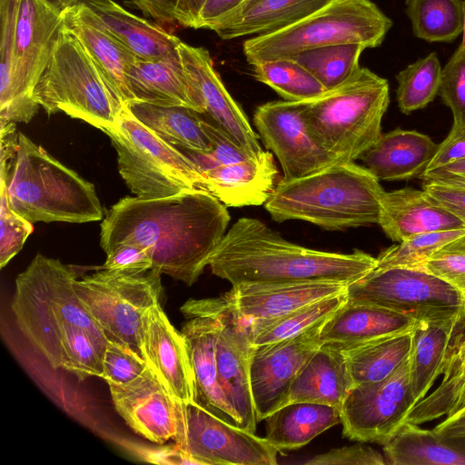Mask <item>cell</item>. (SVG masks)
<instances>
[{
	"mask_svg": "<svg viewBox=\"0 0 465 465\" xmlns=\"http://www.w3.org/2000/svg\"><path fill=\"white\" fill-rule=\"evenodd\" d=\"M230 221L226 205L205 190L155 199L125 196L103 219L100 245L104 252L120 243L141 246L153 269L190 286L209 265Z\"/></svg>",
	"mask_w": 465,
	"mask_h": 465,
	"instance_id": "cell-1",
	"label": "cell"
},
{
	"mask_svg": "<svg viewBox=\"0 0 465 465\" xmlns=\"http://www.w3.org/2000/svg\"><path fill=\"white\" fill-rule=\"evenodd\" d=\"M377 259L356 250L339 253L283 239L254 218L238 219L210 259L212 272L232 286L334 282L350 284L372 271Z\"/></svg>",
	"mask_w": 465,
	"mask_h": 465,
	"instance_id": "cell-2",
	"label": "cell"
},
{
	"mask_svg": "<svg viewBox=\"0 0 465 465\" xmlns=\"http://www.w3.org/2000/svg\"><path fill=\"white\" fill-rule=\"evenodd\" d=\"M384 192L365 166L336 163L302 178L282 179L264 208L279 223L302 220L344 230L378 223Z\"/></svg>",
	"mask_w": 465,
	"mask_h": 465,
	"instance_id": "cell-3",
	"label": "cell"
},
{
	"mask_svg": "<svg viewBox=\"0 0 465 465\" xmlns=\"http://www.w3.org/2000/svg\"><path fill=\"white\" fill-rule=\"evenodd\" d=\"M74 270L37 253L15 278L11 309L15 322L54 369L62 368V340L69 326L87 331L104 358L108 339L74 290Z\"/></svg>",
	"mask_w": 465,
	"mask_h": 465,
	"instance_id": "cell-4",
	"label": "cell"
},
{
	"mask_svg": "<svg viewBox=\"0 0 465 465\" xmlns=\"http://www.w3.org/2000/svg\"><path fill=\"white\" fill-rule=\"evenodd\" d=\"M11 208L33 223H84L103 220L93 183L53 157L25 134L6 173Z\"/></svg>",
	"mask_w": 465,
	"mask_h": 465,
	"instance_id": "cell-5",
	"label": "cell"
},
{
	"mask_svg": "<svg viewBox=\"0 0 465 465\" xmlns=\"http://www.w3.org/2000/svg\"><path fill=\"white\" fill-rule=\"evenodd\" d=\"M389 103L388 81L360 67L341 84L303 101V115L327 151L340 163H353L382 134Z\"/></svg>",
	"mask_w": 465,
	"mask_h": 465,
	"instance_id": "cell-6",
	"label": "cell"
},
{
	"mask_svg": "<svg viewBox=\"0 0 465 465\" xmlns=\"http://www.w3.org/2000/svg\"><path fill=\"white\" fill-rule=\"evenodd\" d=\"M392 21L371 0H331L301 21L244 41L250 64L292 58L305 50L340 44L381 45Z\"/></svg>",
	"mask_w": 465,
	"mask_h": 465,
	"instance_id": "cell-7",
	"label": "cell"
},
{
	"mask_svg": "<svg viewBox=\"0 0 465 465\" xmlns=\"http://www.w3.org/2000/svg\"><path fill=\"white\" fill-rule=\"evenodd\" d=\"M34 96L48 115L63 112L103 132L124 107L64 22Z\"/></svg>",
	"mask_w": 465,
	"mask_h": 465,
	"instance_id": "cell-8",
	"label": "cell"
},
{
	"mask_svg": "<svg viewBox=\"0 0 465 465\" xmlns=\"http://www.w3.org/2000/svg\"><path fill=\"white\" fill-rule=\"evenodd\" d=\"M104 133L116 151L119 173L135 196L155 199L208 191L197 163L143 124L125 105L115 125Z\"/></svg>",
	"mask_w": 465,
	"mask_h": 465,
	"instance_id": "cell-9",
	"label": "cell"
},
{
	"mask_svg": "<svg viewBox=\"0 0 465 465\" xmlns=\"http://www.w3.org/2000/svg\"><path fill=\"white\" fill-rule=\"evenodd\" d=\"M161 275L153 268L144 272L101 269L76 280L74 290L109 341L124 343L143 357V316L160 302Z\"/></svg>",
	"mask_w": 465,
	"mask_h": 465,
	"instance_id": "cell-10",
	"label": "cell"
},
{
	"mask_svg": "<svg viewBox=\"0 0 465 465\" xmlns=\"http://www.w3.org/2000/svg\"><path fill=\"white\" fill-rule=\"evenodd\" d=\"M62 27L63 14L44 0L20 1L11 81L0 94V122L26 124L37 114L34 90Z\"/></svg>",
	"mask_w": 465,
	"mask_h": 465,
	"instance_id": "cell-11",
	"label": "cell"
},
{
	"mask_svg": "<svg viewBox=\"0 0 465 465\" xmlns=\"http://www.w3.org/2000/svg\"><path fill=\"white\" fill-rule=\"evenodd\" d=\"M348 300L384 307L417 322L455 318L465 297L444 280L415 267L373 269L347 285Z\"/></svg>",
	"mask_w": 465,
	"mask_h": 465,
	"instance_id": "cell-12",
	"label": "cell"
},
{
	"mask_svg": "<svg viewBox=\"0 0 465 465\" xmlns=\"http://www.w3.org/2000/svg\"><path fill=\"white\" fill-rule=\"evenodd\" d=\"M174 441L199 465H275L280 451L265 437L225 421L197 401L180 403Z\"/></svg>",
	"mask_w": 465,
	"mask_h": 465,
	"instance_id": "cell-13",
	"label": "cell"
},
{
	"mask_svg": "<svg viewBox=\"0 0 465 465\" xmlns=\"http://www.w3.org/2000/svg\"><path fill=\"white\" fill-rule=\"evenodd\" d=\"M416 404L409 357L386 378L351 389L341 409L343 435L351 440L384 445Z\"/></svg>",
	"mask_w": 465,
	"mask_h": 465,
	"instance_id": "cell-14",
	"label": "cell"
},
{
	"mask_svg": "<svg viewBox=\"0 0 465 465\" xmlns=\"http://www.w3.org/2000/svg\"><path fill=\"white\" fill-rule=\"evenodd\" d=\"M253 124L281 163L285 181L302 178L340 163L311 131L302 102L273 101L257 107Z\"/></svg>",
	"mask_w": 465,
	"mask_h": 465,
	"instance_id": "cell-15",
	"label": "cell"
},
{
	"mask_svg": "<svg viewBox=\"0 0 465 465\" xmlns=\"http://www.w3.org/2000/svg\"><path fill=\"white\" fill-rule=\"evenodd\" d=\"M217 318L216 363L221 386L242 429L255 432L257 418L249 369L252 351L251 322L242 317L226 293L212 298Z\"/></svg>",
	"mask_w": 465,
	"mask_h": 465,
	"instance_id": "cell-16",
	"label": "cell"
},
{
	"mask_svg": "<svg viewBox=\"0 0 465 465\" xmlns=\"http://www.w3.org/2000/svg\"><path fill=\"white\" fill-rule=\"evenodd\" d=\"M323 322L295 337L252 348L249 378L258 421L287 404L298 372L322 345Z\"/></svg>",
	"mask_w": 465,
	"mask_h": 465,
	"instance_id": "cell-17",
	"label": "cell"
},
{
	"mask_svg": "<svg viewBox=\"0 0 465 465\" xmlns=\"http://www.w3.org/2000/svg\"><path fill=\"white\" fill-rule=\"evenodd\" d=\"M181 312L188 320L181 332L195 377L196 401L225 421L239 426L219 380L215 351L217 318L212 298L188 300Z\"/></svg>",
	"mask_w": 465,
	"mask_h": 465,
	"instance_id": "cell-18",
	"label": "cell"
},
{
	"mask_svg": "<svg viewBox=\"0 0 465 465\" xmlns=\"http://www.w3.org/2000/svg\"><path fill=\"white\" fill-rule=\"evenodd\" d=\"M183 69L203 109L204 115L228 134L252 156L263 150L245 114L225 88L209 51L180 42Z\"/></svg>",
	"mask_w": 465,
	"mask_h": 465,
	"instance_id": "cell-19",
	"label": "cell"
},
{
	"mask_svg": "<svg viewBox=\"0 0 465 465\" xmlns=\"http://www.w3.org/2000/svg\"><path fill=\"white\" fill-rule=\"evenodd\" d=\"M108 385L116 411L134 431L158 444L175 440L181 402L149 367L128 383Z\"/></svg>",
	"mask_w": 465,
	"mask_h": 465,
	"instance_id": "cell-20",
	"label": "cell"
},
{
	"mask_svg": "<svg viewBox=\"0 0 465 465\" xmlns=\"http://www.w3.org/2000/svg\"><path fill=\"white\" fill-rule=\"evenodd\" d=\"M142 351L148 367L176 400L196 401L195 377L184 336L170 322L160 302L143 316Z\"/></svg>",
	"mask_w": 465,
	"mask_h": 465,
	"instance_id": "cell-21",
	"label": "cell"
},
{
	"mask_svg": "<svg viewBox=\"0 0 465 465\" xmlns=\"http://www.w3.org/2000/svg\"><path fill=\"white\" fill-rule=\"evenodd\" d=\"M62 14L64 26L79 41L118 99L124 104L134 102L127 73L136 57L116 40L84 2Z\"/></svg>",
	"mask_w": 465,
	"mask_h": 465,
	"instance_id": "cell-22",
	"label": "cell"
},
{
	"mask_svg": "<svg viewBox=\"0 0 465 465\" xmlns=\"http://www.w3.org/2000/svg\"><path fill=\"white\" fill-rule=\"evenodd\" d=\"M345 283L306 282L232 286L226 294L237 312L249 322L287 314L309 303L346 292Z\"/></svg>",
	"mask_w": 465,
	"mask_h": 465,
	"instance_id": "cell-23",
	"label": "cell"
},
{
	"mask_svg": "<svg viewBox=\"0 0 465 465\" xmlns=\"http://www.w3.org/2000/svg\"><path fill=\"white\" fill-rule=\"evenodd\" d=\"M378 223L397 242L420 233L465 228L423 189L411 187L383 193Z\"/></svg>",
	"mask_w": 465,
	"mask_h": 465,
	"instance_id": "cell-24",
	"label": "cell"
},
{
	"mask_svg": "<svg viewBox=\"0 0 465 465\" xmlns=\"http://www.w3.org/2000/svg\"><path fill=\"white\" fill-rule=\"evenodd\" d=\"M202 173L208 192L229 207L264 204L276 185L277 168L270 151L243 162L207 167Z\"/></svg>",
	"mask_w": 465,
	"mask_h": 465,
	"instance_id": "cell-25",
	"label": "cell"
},
{
	"mask_svg": "<svg viewBox=\"0 0 465 465\" xmlns=\"http://www.w3.org/2000/svg\"><path fill=\"white\" fill-rule=\"evenodd\" d=\"M437 148L428 135L397 128L382 134L359 159L379 181H404L421 177Z\"/></svg>",
	"mask_w": 465,
	"mask_h": 465,
	"instance_id": "cell-26",
	"label": "cell"
},
{
	"mask_svg": "<svg viewBox=\"0 0 465 465\" xmlns=\"http://www.w3.org/2000/svg\"><path fill=\"white\" fill-rule=\"evenodd\" d=\"M417 321L398 312L347 300L322 324V344L351 345L386 335L412 331Z\"/></svg>",
	"mask_w": 465,
	"mask_h": 465,
	"instance_id": "cell-27",
	"label": "cell"
},
{
	"mask_svg": "<svg viewBox=\"0 0 465 465\" xmlns=\"http://www.w3.org/2000/svg\"><path fill=\"white\" fill-rule=\"evenodd\" d=\"M331 0H245L208 29L223 40L266 35L288 27Z\"/></svg>",
	"mask_w": 465,
	"mask_h": 465,
	"instance_id": "cell-28",
	"label": "cell"
},
{
	"mask_svg": "<svg viewBox=\"0 0 465 465\" xmlns=\"http://www.w3.org/2000/svg\"><path fill=\"white\" fill-rule=\"evenodd\" d=\"M127 84L134 102L183 106L203 114L180 54L160 60L136 58L128 70Z\"/></svg>",
	"mask_w": 465,
	"mask_h": 465,
	"instance_id": "cell-29",
	"label": "cell"
},
{
	"mask_svg": "<svg viewBox=\"0 0 465 465\" xmlns=\"http://www.w3.org/2000/svg\"><path fill=\"white\" fill-rule=\"evenodd\" d=\"M105 28L136 58L160 60L179 54L181 40L114 0H83Z\"/></svg>",
	"mask_w": 465,
	"mask_h": 465,
	"instance_id": "cell-30",
	"label": "cell"
},
{
	"mask_svg": "<svg viewBox=\"0 0 465 465\" xmlns=\"http://www.w3.org/2000/svg\"><path fill=\"white\" fill-rule=\"evenodd\" d=\"M351 388L343 352L333 344H322L298 372L287 403L309 401L341 410Z\"/></svg>",
	"mask_w": 465,
	"mask_h": 465,
	"instance_id": "cell-31",
	"label": "cell"
},
{
	"mask_svg": "<svg viewBox=\"0 0 465 465\" xmlns=\"http://www.w3.org/2000/svg\"><path fill=\"white\" fill-rule=\"evenodd\" d=\"M265 420V438L281 451L302 447L341 422V410L327 404L296 401L279 408Z\"/></svg>",
	"mask_w": 465,
	"mask_h": 465,
	"instance_id": "cell-32",
	"label": "cell"
},
{
	"mask_svg": "<svg viewBox=\"0 0 465 465\" xmlns=\"http://www.w3.org/2000/svg\"><path fill=\"white\" fill-rule=\"evenodd\" d=\"M412 331L386 335L362 343L336 344L344 354L352 387L381 381L409 357Z\"/></svg>",
	"mask_w": 465,
	"mask_h": 465,
	"instance_id": "cell-33",
	"label": "cell"
},
{
	"mask_svg": "<svg viewBox=\"0 0 465 465\" xmlns=\"http://www.w3.org/2000/svg\"><path fill=\"white\" fill-rule=\"evenodd\" d=\"M143 124L172 145L209 153L212 144L202 125V114L183 106H161L143 102L124 104Z\"/></svg>",
	"mask_w": 465,
	"mask_h": 465,
	"instance_id": "cell-34",
	"label": "cell"
},
{
	"mask_svg": "<svg viewBox=\"0 0 465 465\" xmlns=\"http://www.w3.org/2000/svg\"><path fill=\"white\" fill-rule=\"evenodd\" d=\"M454 319L420 321L412 331L410 380L417 403L425 397L440 375Z\"/></svg>",
	"mask_w": 465,
	"mask_h": 465,
	"instance_id": "cell-35",
	"label": "cell"
},
{
	"mask_svg": "<svg viewBox=\"0 0 465 465\" xmlns=\"http://www.w3.org/2000/svg\"><path fill=\"white\" fill-rule=\"evenodd\" d=\"M392 465H465V455L442 442L432 430L406 421L384 444Z\"/></svg>",
	"mask_w": 465,
	"mask_h": 465,
	"instance_id": "cell-36",
	"label": "cell"
},
{
	"mask_svg": "<svg viewBox=\"0 0 465 465\" xmlns=\"http://www.w3.org/2000/svg\"><path fill=\"white\" fill-rule=\"evenodd\" d=\"M347 300L345 292L309 303L274 319L250 322L252 346L295 337L326 321Z\"/></svg>",
	"mask_w": 465,
	"mask_h": 465,
	"instance_id": "cell-37",
	"label": "cell"
},
{
	"mask_svg": "<svg viewBox=\"0 0 465 465\" xmlns=\"http://www.w3.org/2000/svg\"><path fill=\"white\" fill-rule=\"evenodd\" d=\"M463 0H406L414 35L427 42H451L462 34Z\"/></svg>",
	"mask_w": 465,
	"mask_h": 465,
	"instance_id": "cell-38",
	"label": "cell"
},
{
	"mask_svg": "<svg viewBox=\"0 0 465 465\" xmlns=\"http://www.w3.org/2000/svg\"><path fill=\"white\" fill-rule=\"evenodd\" d=\"M252 73L257 81L270 86L286 101L303 102L327 91L305 67L292 58L252 64Z\"/></svg>",
	"mask_w": 465,
	"mask_h": 465,
	"instance_id": "cell-39",
	"label": "cell"
},
{
	"mask_svg": "<svg viewBox=\"0 0 465 465\" xmlns=\"http://www.w3.org/2000/svg\"><path fill=\"white\" fill-rule=\"evenodd\" d=\"M364 49L359 44H340L305 50L292 58L328 91L344 83L361 67L359 60Z\"/></svg>",
	"mask_w": 465,
	"mask_h": 465,
	"instance_id": "cell-40",
	"label": "cell"
},
{
	"mask_svg": "<svg viewBox=\"0 0 465 465\" xmlns=\"http://www.w3.org/2000/svg\"><path fill=\"white\" fill-rule=\"evenodd\" d=\"M441 65L432 52L409 64L396 75L397 102L403 114L424 108L439 94Z\"/></svg>",
	"mask_w": 465,
	"mask_h": 465,
	"instance_id": "cell-41",
	"label": "cell"
},
{
	"mask_svg": "<svg viewBox=\"0 0 465 465\" xmlns=\"http://www.w3.org/2000/svg\"><path fill=\"white\" fill-rule=\"evenodd\" d=\"M465 237V228L417 234L382 251L374 269L416 267L449 243Z\"/></svg>",
	"mask_w": 465,
	"mask_h": 465,
	"instance_id": "cell-42",
	"label": "cell"
},
{
	"mask_svg": "<svg viewBox=\"0 0 465 465\" xmlns=\"http://www.w3.org/2000/svg\"><path fill=\"white\" fill-rule=\"evenodd\" d=\"M62 369L79 377L103 375V358L90 333L77 326L66 328L62 340Z\"/></svg>",
	"mask_w": 465,
	"mask_h": 465,
	"instance_id": "cell-43",
	"label": "cell"
},
{
	"mask_svg": "<svg viewBox=\"0 0 465 465\" xmlns=\"http://www.w3.org/2000/svg\"><path fill=\"white\" fill-rule=\"evenodd\" d=\"M34 227L10 206L6 180L0 178V267L4 268L23 248Z\"/></svg>",
	"mask_w": 465,
	"mask_h": 465,
	"instance_id": "cell-44",
	"label": "cell"
},
{
	"mask_svg": "<svg viewBox=\"0 0 465 465\" xmlns=\"http://www.w3.org/2000/svg\"><path fill=\"white\" fill-rule=\"evenodd\" d=\"M202 125L212 144L211 152L198 153L183 150L197 163L201 171L213 165L235 163L256 157L249 154L216 124L203 117V114Z\"/></svg>",
	"mask_w": 465,
	"mask_h": 465,
	"instance_id": "cell-45",
	"label": "cell"
},
{
	"mask_svg": "<svg viewBox=\"0 0 465 465\" xmlns=\"http://www.w3.org/2000/svg\"><path fill=\"white\" fill-rule=\"evenodd\" d=\"M148 367L146 361L128 345L109 341L103 358L102 378L108 384H125L139 375Z\"/></svg>",
	"mask_w": 465,
	"mask_h": 465,
	"instance_id": "cell-46",
	"label": "cell"
},
{
	"mask_svg": "<svg viewBox=\"0 0 465 465\" xmlns=\"http://www.w3.org/2000/svg\"><path fill=\"white\" fill-rule=\"evenodd\" d=\"M415 268L444 280L465 297V237L444 246Z\"/></svg>",
	"mask_w": 465,
	"mask_h": 465,
	"instance_id": "cell-47",
	"label": "cell"
},
{
	"mask_svg": "<svg viewBox=\"0 0 465 465\" xmlns=\"http://www.w3.org/2000/svg\"><path fill=\"white\" fill-rule=\"evenodd\" d=\"M439 94L451 110L453 122L465 124V49L460 46L441 70Z\"/></svg>",
	"mask_w": 465,
	"mask_h": 465,
	"instance_id": "cell-48",
	"label": "cell"
},
{
	"mask_svg": "<svg viewBox=\"0 0 465 465\" xmlns=\"http://www.w3.org/2000/svg\"><path fill=\"white\" fill-rule=\"evenodd\" d=\"M21 0H0V94H4L11 81L15 27Z\"/></svg>",
	"mask_w": 465,
	"mask_h": 465,
	"instance_id": "cell-49",
	"label": "cell"
},
{
	"mask_svg": "<svg viewBox=\"0 0 465 465\" xmlns=\"http://www.w3.org/2000/svg\"><path fill=\"white\" fill-rule=\"evenodd\" d=\"M307 465H383L380 452L361 444L331 450L302 461Z\"/></svg>",
	"mask_w": 465,
	"mask_h": 465,
	"instance_id": "cell-50",
	"label": "cell"
},
{
	"mask_svg": "<svg viewBox=\"0 0 465 465\" xmlns=\"http://www.w3.org/2000/svg\"><path fill=\"white\" fill-rule=\"evenodd\" d=\"M106 253V260L101 269L144 272L153 268V261L147 252L134 243H120Z\"/></svg>",
	"mask_w": 465,
	"mask_h": 465,
	"instance_id": "cell-51",
	"label": "cell"
},
{
	"mask_svg": "<svg viewBox=\"0 0 465 465\" xmlns=\"http://www.w3.org/2000/svg\"><path fill=\"white\" fill-rule=\"evenodd\" d=\"M422 188L438 204L465 225V188L431 180H424Z\"/></svg>",
	"mask_w": 465,
	"mask_h": 465,
	"instance_id": "cell-52",
	"label": "cell"
},
{
	"mask_svg": "<svg viewBox=\"0 0 465 465\" xmlns=\"http://www.w3.org/2000/svg\"><path fill=\"white\" fill-rule=\"evenodd\" d=\"M465 159V124L454 123L448 136L438 144L426 172Z\"/></svg>",
	"mask_w": 465,
	"mask_h": 465,
	"instance_id": "cell-53",
	"label": "cell"
},
{
	"mask_svg": "<svg viewBox=\"0 0 465 465\" xmlns=\"http://www.w3.org/2000/svg\"><path fill=\"white\" fill-rule=\"evenodd\" d=\"M129 449L139 459L155 464H198L180 445L148 447L137 444H129Z\"/></svg>",
	"mask_w": 465,
	"mask_h": 465,
	"instance_id": "cell-54",
	"label": "cell"
},
{
	"mask_svg": "<svg viewBox=\"0 0 465 465\" xmlns=\"http://www.w3.org/2000/svg\"><path fill=\"white\" fill-rule=\"evenodd\" d=\"M432 430L442 442L465 455V409L446 417Z\"/></svg>",
	"mask_w": 465,
	"mask_h": 465,
	"instance_id": "cell-55",
	"label": "cell"
},
{
	"mask_svg": "<svg viewBox=\"0 0 465 465\" xmlns=\"http://www.w3.org/2000/svg\"><path fill=\"white\" fill-rule=\"evenodd\" d=\"M245 0H206L194 29L209 28L219 19L238 7Z\"/></svg>",
	"mask_w": 465,
	"mask_h": 465,
	"instance_id": "cell-56",
	"label": "cell"
},
{
	"mask_svg": "<svg viewBox=\"0 0 465 465\" xmlns=\"http://www.w3.org/2000/svg\"><path fill=\"white\" fill-rule=\"evenodd\" d=\"M144 14L157 22H176V8L179 0H131Z\"/></svg>",
	"mask_w": 465,
	"mask_h": 465,
	"instance_id": "cell-57",
	"label": "cell"
},
{
	"mask_svg": "<svg viewBox=\"0 0 465 465\" xmlns=\"http://www.w3.org/2000/svg\"><path fill=\"white\" fill-rule=\"evenodd\" d=\"M206 0H179L176 22L185 27L195 28L199 14Z\"/></svg>",
	"mask_w": 465,
	"mask_h": 465,
	"instance_id": "cell-58",
	"label": "cell"
},
{
	"mask_svg": "<svg viewBox=\"0 0 465 465\" xmlns=\"http://www.w3.org/2000/svg\"><path fill=\"white\" fill-rule=\"evenodd\" d=\"M465 173V159L451 163L445 166L426 172L422 174L423 180H431L443 177L449 174H463Z\"/></svg>",
	"mask_w": 465,
	"mask_h": 465,
	"instance_id": "cell-59",
	"label": "cell"
},
{
	"mask_svg": "<svg viewBox=\"0 0 465 465\" xmlns=\"http://www.w3.org/2000/svg\"><path fill=\"white\" fill-rule=\"evenodd\" d=\"M431 181H436V182L465 188V173H463V174H449V175H445L443 177L431 179Z\"/></svg>",
	"mask_w": 465,
	"mask_h": 465,
	"instance_id": "cell-60",
	"label": "cell"
},
{
	"mask_svg": "<svg viewBox=\"0 0 465 465\" xmlns=\"http://www.w3.org/2000/svg\"><path fill=\"white\" fill-rule=\"evenodd\" d=\"M49 5L63 13L66 9L79 4L83 0H44Z\"/></svg>",
	"mask_w": 465,
	"mask_h": 465,
	"instance_id": "cell-61",
	"label": "cell"
},
{
	"mask_svg": "<svg viewBox=\"0 0 465 465\" xmlns=\"http://www.w3.org/2000/svg\"><path fill=\"white\" fill-rule=\"evenodd\" d=\"M465 409V384L462 387V390L458 397V400L451 409V411L449 412V414L446 417H450L462 410Z\"/></svg>",
	"mask_w": 465,
	"mask_h": 465,
	"instance_id": "cell-62",
	"label": "cell"
},
{
	"mask_svg": "<svg viewBox=\"0 0 465 465\" xmlns=\"http://www.w3.org/2000/svg\"><path fill=\"white\" fill-rule=\"evenodd\" d=\"M462 15H463V26H462V34H461V43L459 46L465 49V0L462 1Z\"/></svg>",
	"mask_w": 465,
	"mask_h": 465,
	"instance_id": "cell-63",
	"label": "cell"
}]
</instances>
